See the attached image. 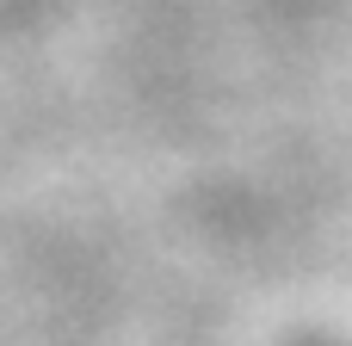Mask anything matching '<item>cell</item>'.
<instances>
[{"label":"cell","instance_id":"obj_1","mask_svg":"<svg viewBox=\"0 0 352 346\" xmlns=\"http://www.w3.org/2000/svg\"><path fill=\"white\" fill-rule=\"evenodd\" d=\"M309 346H340V340H309Z\"/></svg>","mask_w":352,"mask_h":346}]
</instances>
